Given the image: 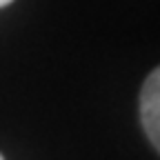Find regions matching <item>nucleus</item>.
Returning <instances> with one entry per match:
<instances>
[{
	"label": "nucleus",
	"instance_id": "nucleus-1",
	"mask_svg": "<svg viewBox=\"0 0 160 160\" xmlns=\"http://www.w3.org/2000/svg\"><path fill=\"white\" fill-rule=\"evenodd\" d=\"M140 122L153 149H160V69H153L140 89Z\"/></svg>",
	"mask_w": 160,
	"mask_h": 160
},
{
	"label": "nucleus",
	"instance_id": "nucleus-2",
	"mask_svg": "<svg viewBox=\"0 0 160 160\" xmlns=\"http://www.w3.org/2000/svg\"><path fill=\"white\" fill-rule=\"evenodd\" d=\"M11 2H13V0H0V9L7 7V5H11Z\"/></svg>",
	"mask_w": 160,
	"mask_h": 160
},
{
	"label": "nucleus",
	"instance_id": "nucleus-3",
	"mask_svg": "<svg viewBox=\"0 0 160 160\" xmlns=\"http://www.w3.org/2000/svg\"><path fill=\"white\" fill-rule=\"evenodd\" d=\"M0 160H5V158H2V153H0Z\"/></svg>",
	"mask_w": 160,
	"mask_h": 160
}]
</instances>
